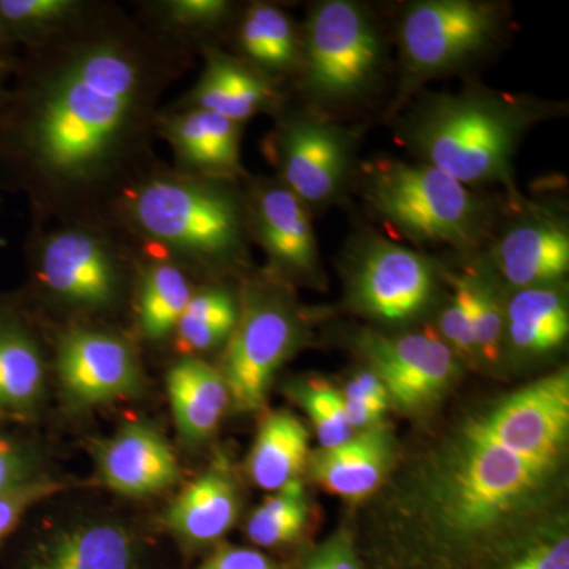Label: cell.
Masks as SVG:
<instances>
[{"instance_id": "cell-1", "label": "cell", "mask_w": 569, "mask_h": 569, "mask_svg": "<svg viewBox=\"0 0 569 569\" xmlns=\"http://www.w3.org/2000/svg\"><path fill=\"white\" fill-rule=\"evenodd\" d=\"M183 44L114 9L32 48L7 97L2 144L40 211L99 223L119 194L156 167L160 97L183 70Z\"/></svg>"}, {"instance_id": "cell-2", "label": "cell", "mask_w": 569, "mask_h": 569, "mask_svg": "<svg viewBox=\"0 0 569 569\" xmlns=\"http://www.w3.org/2000/svg\"><path fill=\"white\" fill-rule=\"evenodd\" d=\"M567 459L518 455L475 413L392 481L356 541L365 569H489L563 515Z\"/></svg>"}, {"instance_id": "cell-3", "label": "cell", "mask_w": 569, "mask_h": 569, "mask_svg": "<svg viewBox=\"0 0 569 569\" xmlns=\"http://www.w3.org/2000/svg\"><path fill=\"white\" fill-rule=\"evenodd\" d=\"M230 181L151 168L130 183L108 216L152 257L186 268H223L244 254L246 200Z\"/></svg>"}, {"instance_id": "cell-4", "label": "cell", "mask_w": 569, "mask_h": 569, "mask_svg": "<svg viewBox=\"0 0 569 569\" xmlns=\"http://www.w3.org/2000/svg\"><path fill=\"white\" fill-rule=\"evenodd\" d=\"M530 121L527 104L497 93H445L415 110L406 137L422 163L463 186L509 182L512 157Z\"/></svg>"}, {"instance_id": "cell-5", "label": "cell", "mask_w": 569, "mask_h": 569, "mask_svg": "<svg viewBox=\"0 0 569 569\" xmlns=\"http://www.w3.org/2000/svg\"><path fill=\"white\" fill-rule=\"evenodd\" d=\"M365 192L373 211L411 241L468 249L485 234L482 201L430 164L378 160L367 167Z\"/></svg>"}, {"instance_id": "cell-6", "label": "cell", "mask_w": 569, "mask_h": 569, "mask_svg": "<svg viewBox=\"0 0 569 569\" xmlns=\"http://www.w3.org/2000/svg\"><path fill=\"white\" fill-rule=\"evenodd\" d=\"M380 62V37L365 9L348 0H329L312 10L299 61L302 88L312 99H358L376 80Z\"/></svg>"}, {"instance_id": "cell-7", "label": "cell", "mask_w": 569, "mask_h": 569, "mask_svg": "<svg viewBox=\"0 0 569 569\" xmlns=\"http://www.w3.org/2000/svg\"><path fill=\"white\" fill-rule=\"evenodd\" d=\"M302 337L301 316L283 290L260 283L247 291L220 370L238 410L264 406L277 370L298 350Z\"/></svg>"}, {"instance_id": "cell-8", "label": "cell", "mask_w": 569, "mask_h": 569, "mask_svg": "<svg viewBox=\"0 0 569 569\" xmlns=\"http://www.w3.org/2000/svg\"><path fill=\"white\" fill-rule=\"evenodd\" d=\"M33 249L37 280L52 301L92 313L121 302V247L100 223H62Z\"/></svg>"}, {"instance_id": "cell-9", "label": "cell", "mask_w": 569, "mask_h": 569, "mask_svg": "<svg viewBox=\"0 0 569 569\" xmlns=\"http://www.w3.org/2000/svg\"><path fill=\"white\" fill-rule=\"evenodd\" d=\"M497 10L473 0H429L411 6L400 26V48L419 77L455 69L496 37Z\"/></svg>"}, {"instance_id": "cell-10", "label": "cell", "mask_w": 569, "mask_h": 569, "mask_svg": "<svg viewBox=\"0 0 569 569\" xmlns=\"http://www.w3.org/2000/svg\"><path fill=\"white\" fill-rule=\"evenodd\" d=\"M436 291V269L425 254L381 238L356 247L350 299L376 320L403 323L425 312Z\"/></svg>"}, {"instance_id": "cell-11", "label": "cell", "mask_w": 569, "mask_h": 569, "mask_svg": "<svg viewBox=\"0 0 569 569\" xmlns=\"http://www.w3.org/2000/svg\"><path fill=\"white\" fill-rule=\"evenodd\" d=\"M358 348L387 389L389 403L407 413L432 407L459 376L458 356L429 329L399 337L362 332Z\"/></svg>"}, {"instance_id": "cell-12", "label": "cell", "mask_w": 569, "mask_h": 569, "mask_svg": "<svg viewBox=\"0 0 569 569\" xmlns=\"http://www.w3.org/2000/svg\"><path fill=\"white\" fill-rule=\"evenodd\" d=\"M479 426L518 455L567 459L569 373L557 370L475 411Z\"/></svg>"}, {"instance_id": "cell-13", "label": "cell", "mask_w": 569, "mask_h": 569, "mask_svg": "<svg viewBox=\"0 0 569 569\" xmlns=\"http://www.w3.org/2000/svg\"><path fill=\"white\" fill-rule=\"evenodd\" d=\"M279 182L306 206L332 200L346 183L350 141L335 123L313 116H288L271 138Z\"/></svg>"}, {"instance_id": "cell-14", "label": "cell", "mask_w": 569, "mask_h": 569, "mask_svg": "<svg viewBox=\"0 0 569 569\" xmlns=\"http://www.w3.org/2000/svg\"><path fill=\"white\" fill-rule=\"evenodd\" d=\"M58 372L67 399L96 407L137 395L140 359L129 340L97 329H70L59 340Z\"/></svg>"}, {"instance_id": "cell-15", "label": "cell", "mask_w": 569, "mask_h": 569, "mask_svg": "<svg viewBox=\"0 0 569 569\" xmlns=\"http://www.w3.org/2000/svg\"><path fill=\"white\" fill-rule=\"evenodd\" d=\"M247 228L272 266L291 277L317 276L318 247L307 206L279 181L254 182L246 198Z\"/></svg>"}, {"instance_id": "cell-16", "label": "cell", "mask_w": 569, "mask_h": 569, "mask_svg": "<svg viewBox=\"0 0 569 569\" xmlns=\"http://www.w3.org/2000/svg\"><path fill=\"white\" fill-rule=\"evenodd\" d=\"M241 130L242 123L200 110L170 108L156 122V133L173 149L178 171L230 182L244 173Z\"/></svg>"}, {"instance_id": "cell-17", "label": "cell", "mask_w": 569, "mask_h": 569, "mask_svg": "<svg viewBox=\"0 0 569 569\" xmlns=\"http://www.w3.org/2000/svg\"><path fill=\"white\" fill-rule=\"evenodd\" d=\"M18 569H142V548L122 523L91 520L39 539Z\"/></svg>"}, {"instance_id": "cell-18", "label": "cell", "mask_w": 569, "mask_h": 569, "mask_svg": "<svg viewBox=\"0 0 569 569\" xmlns=\"http://www.w3.org/2000/svg\"><path fill=\"white\" fill-rule=\"evenodd\" d=\"M97 468L108 488L129 497L163 492L179 479L178 459L152 427L129 422L96 449Z\"/></svg>"}, {"instance_id": "cell-19", "label": "cell", "mask_w": 569, "mask_h": 569, "mask_svg": "<svg viewBox=\"0 0 569 569\" xmlns=\"http://www.w3.org/2000/svg\"><path fill=\"white\" fill-rule=\"evenodd\" d=\"M395 463V437L383 425L359 430L339 447L317 449L307 460L318 486L350 501H365L383 488Z\"/></svg>"}, {"instance_id": "cell-20", "label": "cell", "mask_w": 569, "mask_h": 569, "mask_svg": "<svg viewBox=\"0 0 569 569\" xmlns=\"http://www.w3.org/2000/svg\"><path fill=\"white\" fill-rule=\"evenodd\" d=\"M204 69L197 84L173 104V110L213 112L244 123L253 116L274 108V82L242 59L219 48L206 47Z\"/></svg>"}, {"instance_id": "cell-21", "label": "cell", "mask_w": 569, "mask_h": 569, "mask_svg": "<svg viewBox=\"0 0 569 569\" xmlns=\"http://www.w3.org/2000/svg\"><path fill=\"white\" fill-rule=\"evenodd\" d=\"M241 496L230 462L222 455L176 497L164 515L168 530L193 548L212 545L238 520Z\"/></svg>"}, {"instance_id": "cell-22", "label": "cell", "mask_w": 569, "mask_h": 569, "mask_svg": "<svg viewBox=\"0 0 569 569\" xmlns=\"http://www.w3.org/2000/svg\"><path fill=\"white\" fill-rule=\"evenodd\" d=\"M493 263L519 290L556 283L569 271L568 230L550 217L523 220L493 247Z\"/></svg>"}, {"instance_id": "cell-23", "label": "cell", "mask_w": 569, "mask_h": 569, "mask_svg": "<svg viewBox=\"0 0 569 569\" xmlns=\"http://www.w3.org/2000/svg\"><path fill=\"white\" fill-rule=\"evenodd\" d=\"M167 389L176 427L189 443L208 440L231 403L220 370L194 356H183L171 367Z\"/></svg>"}, {"instance_id": "cell-24", "label": "cell", "mask_w": 569, "mask_h": 569, "mask_svg": "<svg viewBox=\"0 0 569 569\" xmlns=\"http://www.w3.org/2000/svg\"><path fill=\"white\" fill-rule=\"evenodd\" d=\"M44 380L47 367L36 337L20 318L0 312V418L36 413Z\"/></svg>"}, {"instance_id": "cell-25", "label": "cell", "mask_w": 569, "mask_h": 569, "mask_svg": "<svg viewBox=\"0 0 569 569\" xmlns=\"http://www.w3.org/2000/svg\"><path fill=\"white\" fill-rule=\"evenodd\" d=\"M569 335L568 302L552 284L523 288L505 307V339L522 356L552 353Z\"/></svg>"}, {"instance_id": "cell-26", "label": "cell", "mask_w": 569, "mask_h": 569, "mask_svg": "<svg viewBox=\"0 0 569 569\" xmlns=\"http://www.w3.org/2000/svg\"><path fill=\"white\" fill-rule=\"evenodd\" d=\"M309 456V430L301 419L290 411H276L258 429L247 470L258 488L277 492L301 479Z\"/></svg>"}, {"instance_id": "cell-27", "label": "cell", "mask_w": 569, "mask_h": 569, "mask_svg": "<svg viewBox=\"0 0 569 569\" xmlns=\"http://www.w3.org/2000/svg\"><path fill=\"white\" fill-rule=\"evenodd\" d=\"M242 61L269 80L288 73L301 61V40L291 18L279 7L254 3L242 17L238 31Z\"/></svg>"}, {"instance_id": "cell-28", "label": "cell", "mask_w": 569, "mask_h": 569, "mask_svg": "<svg viewBox=\"0 0 569 569\" xmlns=\"http://www.w3.org/2000/svg\"><path fill=\"white\" fill-rule=\"evenodd\" d=\"M137 296L138 328L149 342L173 336L183 310L194 293L181 266L152 257L141 268Z\"/></svg>"}, {"instance_id": "cell-29", "label": "cell", "mask_w": 569, "mask_h": 569, "mask_svg": "<svg viewBox=\"0 0 569 569\" xmlns=\"http://www.w3.org/2000/svg\"><path fill=\"white\" fill-rule=\"evenodd\" d=\"M81 0H0V41L41 47L88 13Z\"/></svg>"}, {"instance_id": "cell-30", "label": "cell", "mask_w": 569, "mask_h": 569, "mask_svg": "<svg viewBox=\"0 0 569 569\" xmlns=\"http://www.w3.org/2000/svg\"><path fill=\"white\" fill-rule=\"evenodd\" d=\"M239 312L241 305L224 288L194 291L176 326L173 336L179 350L193 356L228 342L238 325Z\"/></svg>"}, {"instance_id": "cell-31", "label": "cell", "mask_w": 569, "mask_h": 569, "mask_svg": "<svg viewBox=\"0 0 569 569\" xmlns=\"http://www.w3.org/2000/svg\"><path fill=\"white\" fill-rule=\"evenodd\" d=\"M309 522V503L301 479L277 490L247 522V537L260 548L293 545Z\"/></svg>"}, {"instance_id": "cell-32", "label": "cell", "mask_w": 569, "mask_h": 569, "mask_svg": "<svg viewBox=\"0 0 569 569\" xmlns=\"http://www.w3.org/2000/svg\"><path fill=\"white\" fill-rule=\"evenodd\" d=\"M157 32L179 41L216 31L230 20L233 3L227 0H163L148 7Z\"/></svg>"}, {"instance_id": "cell-33", "label": "cell", "mask_w": 569, "mask_h": 569, "mask_svg": "<svg viewBox=\"0 0 569 569\" xmlns=\"http://www.w3.org/2000/svg\"><path fill=\"white\" fill-rule=\"evenodd\" d=\"M462 291L479 358L485 361H500L505 340V307L496 288L479 276L462 277L456 280Z\"/></svg>"}, {"instance_id": "cell-34", "label": "cell", "mask_w": 569, "mask_h": 569, "mask_svg": "<svg viewBox=\"0 0 569 569\" xmlns=\"http://www.w3.org/2000/svg\"><path fill=\"white\" fill-rule=\"evenodd\" d=\"M296 396L316 427L320 448H335L353 437L348 425L342 395L325 380H309L296 385Z\"/></svg>"}, {"instance_id": "cell-35", "label": "cell", "mask_w": 569, "mask_h": 569, "mask_svg": "<svg viewBox=\"0 0 569 569\" xmlns=\"http://www.w3.org/2000/svg\"><path fill=\"white\" fill-rule=\"evenodd\" d=\"M563 515L489 569H569V526Z\"/></svg>"}, {"instance_id": "cell-36", "label": "cell", "mask_w": 569, "mask_h": 569, "mask_svg": "<svg viewBox=\"0 0 569 569\" xmlns=\"http://www.w3.org/2000/svg\"><path fill=\"white\" fill-rule=\"evenodd\" d=\"M63 489V482L40 477L21 488L0 493V542L9 537L29 509Z\"/></svg>"}, {"instance_id": "cell-37", "label": "cell", "mask_w": 569, "mask_h": 569, "mask_svg": "<svg viewBox=\"0 0 569 569\" xmlns=\"http://www.w3.org/2000/svg\"><path fill=\"white\" fill-rule=\"evenodd\" d=\"M296 569H365L353 530L340 529L310 549Z\"/></svg>"}, {"instance_id": "cell-38", "label": "cell", "mask_w": 569, "mask_h": 569, "mask_svg": "<svg viewBox=\"0 0 569 569\" xmlns=\"http://www.w3.org/2000/svg\"><path fill=\"white\" fill-rule=\"evenodd\" d=\"M440 332L443 336L445 343L455 351L456 356L477 358V342H475L470 313H468L462 291L459 290L456 283L455 295L441 312Z\"/></svg>"}, {"instance_id": "cell-39", "label": "cell", "mask_w": 569, "mask_h": 569, "mask_svg": "<svg viewBox=\"0 0 569 569\" xmlns=\"http://www.w3.org/2000/svg\"><path fill=\"white\" fill-rule=\"evenodd\" d=\"M37 478L40 477L32 452L17 441L0 437V493L21 488Z\"/></svg>"}, {"instance_id": "cell-40", "label": "cell", "mask_w": 569, "mask_h": 569, "mask_svg": "<svg viewBox=\"0 0 569 569\" xmlns=\"http://www.w3.org/2000/svg\"><path fill=\"white\" fill-rule=\"evenodd\" d=\"M198 569H282L260 550L249 548H223L212 553Z\"/></svg>"}, {"instance_id": "cell-41", "label": "cell", "mask_w": 569, "mask_h": 569, "mask_svg": "<svg viewBox=\"0 0 569 569\" xmlns=\"http://www.w3.org/2000/svg\"><path fill=\"white\" fill-rule=\"evenodd\" d=\"M340 395L343 399L366 403V406L380 408L383 411H388V407L391 406L387 389L372 370L356 373Z\"/></svg>"}, {"instance_id": "cell-42", "label": "cell", "mask_w": 569, "mask_h": 569, "mask_svg": "<svg viewBox=\"0 0 569 569\" xmlns=\"http://www.w3.org/2000/svg\"><path fill=\"white\" fill-rule=\"evenodd\" d=\"M3 100H6V93L0 91V107H2Z\"/></svg>"}]
</instances>
